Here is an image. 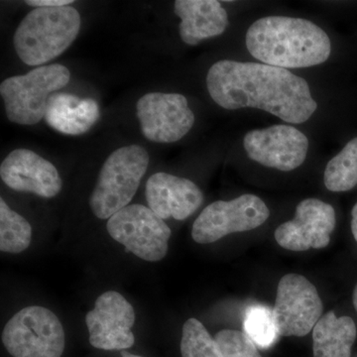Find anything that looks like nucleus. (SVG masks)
Here are the masks:
<instances>
[{
  "label": "nucleus",
  "mask_w": 357,
  "mask_h": 357,
  "mask_svg": "<svg viewBox=\"0 0 357 357\" xmlns=\"http://www.w3.org/2000/svg\"><path fill=\"white\" fill-rule=\"evenodd\" d=\"M351 215V231L357 243V203L354 204V208H352Z\"/></svg>",
  "instance_id": "393cba45"
},
{
  "label": "nucleus",
  "mask_w": 357,
  "mask_h": 357,
  "mask_svg": "<svg viewBox=\"0 0 357 357\" xmlns=\"http://www.w3.org/2000/svg\"><path fill=\"white\" fill-rule=\"evenodd\" d=\"M324 183L331 192L351 191L357 185V137L347 143L326 167Z\"/></svg>",
  "instance_id": "6ab92c4d"
},
{
  "label": "nucleus",
  "mask_w": 357,
  "mask_h": 357,
  "mask_svg": "<svg viewBox=\"0 0 357 357\" xmlns=\"http://www.w3.org/2000/svg\"><path fill=\"white\" fill-rule=\"evenodd\" d=\"M352 302H354V309L357 312V285L354 288V296H352Z\"/></svg>",
  "instance_id": "a878e982"
},
{
  "label": "nucleus",
  "mask_w": 357,
  "mask_h": 357,
  "mask_svg": "<svg viewBox=\"0 0 357 357\" xmlns=\"http://www.w3.org/2000/svg\"><path fill=\"white\" fill-rule=\"evenodd\" d=\"M337 223L333 206L321 199L310 198L298 204L292 220L282 223L275 230V239L281 248L291 251L325 248Z\"/></svg>",
  "instance_id": "ddd939ff"
},
{
  "label": "nucleus",
  "mask_w": 357,
  "mask_h": 357,
  "mask_svg": "<svg viewBox=\"0 0 357 357\" xmlns=\"http://www.w3.org/2000/svg\"><path fill=\"white\" fill-rule=\"evenodd\" d=\"M135 312L121 293L107 291L86 316L89 344L102 351H124L132 347Z\"/></svg>",
  "instance_id": "f8f14e48"
},
{
  "label": "nucleus",
  "mask_w": 357,
  "mask_h": 357,
  "mask_svg": "<svg viewBox=\"0 0 357 357\" xmlns=\"http://www.w3.org/2000/svg\"><path fill=\"white\" fill-rule=\"evenodd\" d=\"M206 86L222 109H261L288 123H304L318 109L306 79L262 63L218 61L208 70Z\"/></svg>",
  "instance_id": "f257e3e1"
},
{
  "label": "nucleus",
  "mask_w": 357,
  "mask_h": 357,
  "mask_svg": "<svg viewBox=\"0 0 357 357\" xmlns=\"http://www.w3.org/2000/svg\"><path fill=\"white\" fill-rule=\"evenodd\" d=\"M269 217L266 204L255 195L215 202L204 208L195 220L192 237L199 244L215 243L229 234L257 229Z\"/></svg>",
  "instance_id": "6e6552de"
},
{
  "label": "nucleus",
  "mask_w": 357,
  "mask_h": 357,
  "mask_svg": "<svg viewBox=\"0 0 357 357\" xmlns=\"http://www.w3.org/2000/svg\"><path fill=\"white\" fill-rule=\"evenodd\" d=\"M223 357H262L255 342L245 333L234 330H222L215 335Z\"/></svg>",
  "instance_id": "5701e85b"
},
{
  "label": "nucleus",
  "mask_w": 357,
  "mask_h": 357,
  "mask_svg": "<svg viewBox=\"0 0 357 357\" xmlns=\"http://www.w3.org/2000/svg\"><path fill=\"white\" fill-rule=\"evenodd\" d=\"M109 236L148 262H158L169 250L170 227L150 208L143 204H129L107 220Z\"/></svg>",
  "instance_id": "0eeeda50"
},
{
  "label": "nucleus",
  "mask_w": 357,
  "mask_h": 357,
  "mask_svg": "<svg viewBox=\"0 0 357 357\" xmlns=\"http://www.w3.org/2000/svg\"><path fill=\"white\" fill-rule=\"evenodd\" d=\"M73 0H27L26 4L36 8H53V7L70 6Z\"/></svg>",
  "instance_id": "b1692460"
},
{
  "label": "nucleus",
  "mask_w": 357,
  "mask_h": 357,
  "mask_svg": "<svg viewBox=\"0 0 357 357\" xmlns=\"http://www.w3.org/2000/svg\"><path fill=\"white\" fill-rule=\"evenodd\" d=\"M243 328L245 335L261 349L271 347L279 337L273 311L262 305L248 307L244 314Z\"/></svg>",
  "instance_id": "412c9836"
},
{
  "label": "nucleus",
  "mask_w": 357,
  "mask_h": 357,
  "mask_svg": "<svg viewBox=\"0 0 357 357\" xmlns=\"http://www.w3.org/2000/svg\"><path fill=\"white\" fill-rule=\"evenodd\" d=\"M31 239L30 223L0 199V250L17 255L29 248Z\"/></svg>",
  "instance_id": "aec40b11"
},
{
  "label": "nucleus",
  "mask_w": 357,
  "mask_h": 357,
  "mask_svg": "<svg viewBox=\"0 0 357 357\" xmlns=\"http://www.w3.org/2000/svg\"><path fill=\"white\" fill-rule=\"evenodd\" d=\"M149 165V155L139 145L115 150L105 160L91 197L89 206L100 220H109L129 206Z\"/></svg>",
  "instance_id": "20e7f679"
},
{
  "label": "nucleus",
  "mask_w": 357,
  "mask_h": 357,
  "mask_svg": "<svg viewBox=\"0 0 357 357\" xmlns=\"http://www.w3.org/2000/svg\"><path fill=\"white\" fill-rule=\"evenodd\" d=\"M248 158L268 168L290 172L307 159L309 139L302 131L289 124L248 131L243 137Z\"/></svg>",
  "instance_id": "9d476101"
},
{
  "label": "nucleus",
  "mask_w": 357,
  "mask_h": 357,
  "mask_svg": "<svg viewBox=\"0 0 357 357\" xmlns=\"http://www.w3.org/2000/svg\"><path fill=\"white\" fill-rule=\"evenodd\" d=\"M4 184L16 192H31L45 199L60 194L62 178L57 168L29 149L13 150L0 166Z\"/></svg>",
  "instance_id": "4468645a"
},
{
  "label": "nucleus",
  "mask_w": 357,
  "mask_h": 357,
  "mask_svg": "<svg viewBox=\"0 0 357 357\" xmlns=\"http://www.w3.org/2000/svg\"><path fill=\"white\" fill-rule=\"evenodd\" d=\"M318 290L299 274L282 277L273 309L275 324L282 337H305L323 317Z\"/></svg>",
  "instance_id": "1a4fd4ad"
},
{
  "label": "nucleus",
  "mask_w": 357,
  "mask_h": 357,
  "mask_svg": "<svg viewBox=\"0 0 357 357\" xmlns=\"http://www.w3.org/2000/svg\"><path fill=\"white\" fill-rule=\"evenodd\" d=\"M136 109L143 135L152 142H177L196 121L187 98L180 93H146L138 100Z\"/></svg>",
  "instance_id": "9b49d317"
},
{
  "label": "nucleus",
  "mask_w": 357,
  "mask_h": 357,
  "mask_svg": "<svg viewBox=\"0 0 357 357\" xmlns=\"http://www.w3.org/2000/svg\"><path fill=\"white\" fill-rule=\"evenodd\" d=\"M246 48L262 64L282 68L314 67L326 62L332 42L325 30L311 20L266 16L248 28Z\"/></svg>",
  "instance_id": "f03ea898"
},
{
  "label": "nucleus",
  "mask_w": 357,
  "mask_h": 357,
  "mask_svg": "<svg viewBox=\"0 0 357 357\" xmlns=\"http://www.w3.org/2000/svg\"><path fill=\"white\" fill-rule=\"evenodd\" d=\"M174 11L181 18V39L191 46L220 36L229 26L227 10L215 0H177Z\"/></svg>",
  "instance_id": "dca6fc26"
},
{
  "label": "nucleus",
  "mask_w": 357,
  "mask_h": 357,
  "mask_svg": "<svg viewBox=\"0 0 357 357\" xmlns=\"http://www.w3.org/2000/svg\"><path fill=\"white\" fill-rule=\"evenodd\" d=\"M145 194L149 208L162 220H184L204 202L203 192L191 180L163 172L148 178Z\"/></svg>",
  "instance_id": "2eb2a0df"
},
{
  "label": "nucleus",
  "mask_w": 357,
  "mask_h": 357,
  "mask_svg": "<svg viewBox=\"0 0 357 357\" xmlns=\"http://www.w3.org/2000/svg\"><path fill=\"white\" fill-rule=\"evenodd\" d=\"M2 344L13 357H61L66 335L58 317L41 306L26 307L9 319Z\"/></svg>",
  "instance_id": "423d86ee"
},
{
  "label": "nucleus",
  "mask_w": 357,
  "mask_h": 357,
  "mask_svg": "<svg viewBox=\"0 0 357 357\" xmlns=\"http://www.w3.org/2000/svg\"><path fill=\"white\" fill-rule=\"evenodd\" d=\"M70 79L68 68L54 64L4 79L0 84V95L6 105L7 119L21 126L38 123L45 117L51 93L65 88Z\"/></svg>",
  "instance_id": "39448f33"
},
{
  "label": "nucleus",
  "mask_w": 357,
  "mask_h": 357,
  "mask_svg": "<svg viewBox=\"0 0 357 357\" xmlns=\"http://www.w3.org/2000/svg\"><path fill=\"white\" fill-rule=\"evenodd\" d=\"M121 357H143V356H135V354H129V352L122 351Z\"/></svg>",
  "instance_id": "bb28decb"
},
{
  "label": "nucleus",
  "mask_w": 357,
  "mask_h": 357,
  "mask_svg": "<svg viewBox=\"0 0 357 357\" xmlns=\"http://www.w3.org/2000/svg\"><path fill=\"white\" fill-rule=\"evenodd\" d=\"M182 357H223L217 340L197 319H189L183 326L181 338Z\"/></svg>",
  "instance_id": "4be33fe9"
},
{
  "label": "nucleus",
  "mask_w": 357,
  "mask_h": 357,
  "mask_svg": "<svg viewBox=\"0 0 357 357\" xmlns=\"http://www.w3.org/2000/svg\"><path fill=\"white\" fill-rule=\"evenodd\" d=\"M81 15L72 6L36 8L21 21L14 49L24 64L36 67L59 57L76 40Z\"/></svg>",
  "instance_id": "7ed1b4c3"
},
{
  "label": "nucleus",
  "mask_w": 357,
  "mask_h": 357,
  "mask_svg": "<svg viewBox=\"0 0 357 357\" xmlns=\"http://www.w3.org/2000/svg\"><path fill=\"white\" fill-rule=\"evenodd\" d=\"M100 115V107L93 98L55 93L49 98L45 121L59 132L81 135L95 126Z\"/></svg>",
  "instance_id": "f3484780"
},
{
  "label": "nucleus",
  "mask_w": 357,
  "mask_h": 357,
  "mask_svg": "<svg viewBox=\"0 0 357 357\" xmlns=\"http://www.w3.org/2000/svg\"><path fill=\"white\" fill-rule=\"evenodd\" d=\"M356 335L351 317L337 318L333 311L326 312L312 330L314 357H351Z\"/></svg>",
  "instance_id": "a211bd4d"
}]
</instances>
